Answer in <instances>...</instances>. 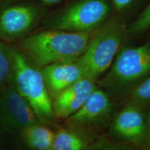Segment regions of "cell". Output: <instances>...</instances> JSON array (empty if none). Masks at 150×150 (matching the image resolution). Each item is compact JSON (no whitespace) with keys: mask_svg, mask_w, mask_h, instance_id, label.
Here are the masks:
<instances>
[{"mask_svg":"<svg viewBox=\"0 0 150 150\" xmlns=\"http://www.w3.org/2000/svg\"><path fill=\"white\" fill-rule=\"evenodd\" d=\"M103 82L110 88L139 83L150 76V37L137 47L122 48L117 54Z\"/></svg>","mask_w":150,"mask_h":150,"instance_id":"cell-4","label":"cell"},{"mask_svg":"<svg viewBox=\"0 0 150 150\" xmlns=\"http://www.w3.org/2000/svg\"><path fill=\"white\" fill-rule=\"evenodd\" d=\"M97 30L83 33L57 29L40 31L23 38L19 47L38 67L75 61L86 51Z\"/></svg>","mask_w":150,"mask_h":150,"instance_id":"cell-1","label":"cell"},{"mask_svg":"<svg viewBox=\"0 0 150 150\" xmlns=\"http://www.w3.org/2000/svg\"><path fill=\"white\" fill-rule=\"evenodd\" d=\"M144 108H150V76L134 86L131 93L130 102Z\"/></svg>","mask_w":150,"mask_h":150,"instance_id":"cell-14","label":"cell"},{"mask_svg":"<svg viewBox=\"0 0 150 150\" xmlns=\"http://www.w3.org/2000/svg\"><path fill=\"white\" fill-rule=\"evenodd\" d=\"M11 77L13 84L29 103L40 122L52 120V101L42 71L35 67L25 54L13 47Z\"/></svg>","mask_w":150,"mask_h":150,"instance_id":"cell-3","label":"cell"},{"mask_svg":"<svg viewBox=\"0 0 150 150\" xmlns=\"http://www.w3.org/2000/svg\"><path fill=\"white\" fill-rule=\"evenodd\" d=\"M150 29V2L142 12L138 16L134 22H133L127 33L131 35H138L145 32Z\"/></svg>","mask_w":150,"mask_h":150,"instance_id":"cell-15","label":"cell"},{"mask_svg":"<svg viewBox=\"0 0 150 150\" xmlns=\"http://www.w3.org/2000/svg\"><path fill=\"white\" fill-rule=\"evenodd\" d=\"M0 118L6 127L21 129L40 123L34 110L13 84L8 86L0 97Z\"/></svg>","mask_w":150,"mask_h":150,"instance_id":"cell-7","label":"cell"},{"mask_svg":"<svg viewBox=\"0 0 150 150\" xmlns=\"http://www.w3.org/2000/svg\"><path fill=\"white\" fill-rule=\"evenodd\" d=\"M40 16V10L29 4L7 5L0 9V38L7 42L21 40Z\"/></svg>","mask_w":150,"mask_h":150,"instance_id":"cell-6","label":"cell"},{"mask_svg":"<svg viewBox=\"0 0 150 150\" xmlns=\"http://www.w3.org/2000/svg\"><path fill=\"white\" fill-rule=\"evenodd\" d=\"M42 72L49 93L53 97L77 81L86 77L77 59L46 65L42 67Z\"/></svg>","mask_w":150,"mask_h":150,"instance_id":"cell-10","label":"cell"},{"mask_svg":"<svg viewBox=\"0 0 150 150\" xmlns=\"http://www.w3.org/2000/svg\"><path fill=\"white\" fill-rule=\"evenodd\" d=\"M112 110L111 101L104 91L97 88L77 111L69 117L73 125L88 127L104 121Z\"/></svg>","mask_w":150,"mask_h":150,"instance_id":"cell-11","label":"cell"},{"mask_svg":"<svg viewBox=\"0 0 150 150\" xmlns=\"http://www.w3.org/2000/svg\"><path fill=\"white\" fill-rule=\"evenodd\" d=\"M112 130L120 138L135 145L143 146L147 132L146 109L129 102L116 115Z\"/></svg>","mask_w":150,"mask_h":150,"instance_id":"cell-8","label":"cell"},{"mask_svg":"<svg viewBox=\"0 0 150 150\" xmlns=\"http://www.w3.org/2000/svg\"><path fill=\"white\" fill-rule=\"evenodd\" d=\"M110 11L106 0H81L52 16L47 24L52 29L90 32L102 27Z\"/></svg>","mask_w":150,"mask_h":150,"instance_id":"cell-5","label":"cell"},{"mask_svg":"<svg viewBox=\"0 0 150 150\" xmlns=\"http://www.w3.org/2000/svg\"><path fill=\"white\" fill-rule=\"evenodd\" d=\"M147 137H146V140L143 147H145V148L147 150H150V109L149 111L147 112Z\"/></svg>","mask_w":150,"mask_h":150,"instance_id":"cell-19","label":"cell"},{"mask_svg":"<svg viewBox=\"0 0 150 150\" xmlns=\"http://www.w3.org/2000/svg\"><path fill=\"white\" fill-rule=\"evenodd\" d=\"M13 69V47L0 40V73L11 78Z\"/></svg>","mask_w":150,"mask_h":150,"instance_id":"cell-16","label":"cell"},{"mask_svg":"<svg viewBox=\"0 0 150 150\" xmlns=\"http://www.w3.org/2000/svg\"><path fill=\"white\" fill-rule=\"evenodd\" d=\"M126 33V24L118 17L97 29L86 51L77 59L86 77L95 81L109 69Z\"/></svg>","mask_w":150,"mask_h":150,"instance_id":"cell-2","label":"cell"},{"mask_svg":"<svg viewBox=\"0 0 150 150\" xmlns=\"http://www.w3.org/2000/svg\"><path fill=\"white\" fill-rule=\"evenodd\" d=\"M27 145L35 150H52L55 133L40 123L30 125L22 130Z\"/></svg>","mask_w":150,"mask_h":150,"instance_id":"cell-12","label":"cell"},{"mask_svg":"<svg viewBox=\"0 0 150 150\" xmlns=\"http://www.w3.org/2000/svg\"><path fill=\"white\" fill-rule=\"evenodd\" d=\"M96 88L95 81L83 77L63 90L52 102L54 115L59 118H69L77 111Z\"/></svg>","mask_w":150,"mask_h":150,"instance_id":"cell-9","label":"cell"},{"mask_svg":"<svg viewBox=\"0 0 150 150\" xmlns=\"http://www.w3.org/2000/svg\"><path fill=\"white\" fill-rule=\"evenodd\" d=\"M88 150H130L129 148L124 145L114 144L111 142H102L95 145Z\"/></svg>","mask_w":150,"mask_h":150,"instance_id":"cell-17","label":"cell"},{"mask_svg":"<svg viewBox=\"0 0 150 150\" xmlns=\"http://www.w3.org/2000/svg\"><path fill=\"white\" fill-rule=\"evenodd\" d=\"M87 141L74 131L63 129L55 133L52 150H86Z\"/></svg>","mask_w":150,"mask_h":150,"instance_id":"cell-13","label":"cell"},{"mask_svg":"<svg viewBox=\"0 0 150 150\" xmlns=\"http://www.w3.org/2000/svg\"><path fill=\"white\" fill-rule=\"evenodd\" d=\"M6 3L11 4L13 2H15L16 1H20V0H4ZM39 1H42L44 4H57L61 2V1H63V0H39Z\"/></svg>","mask_w":150,"mask_h":150,"instance_id":"cell-20","label":"cell"},{"mask_svg":"<svg viewBox=\"0 0 150 150\" xmlns=\"http://www.w3.org/2000/svg\"><path fill=\"white\" fill-rule=\"evenodd\" d=\"M134 0H112L114 8L116 11H121L127 8Z\"/></svg>","mask_w":150,"mask_h":150,"instance_id":"cell-18","label":"cell"}]
</instances>
